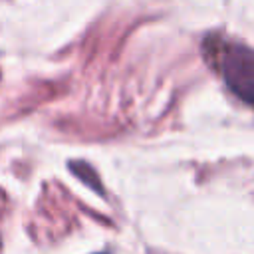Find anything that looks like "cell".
Returning a JSON list of instances; mask_svg holds the SVG:
<instances>
[{
    "mask_svg": "<svg viewBox=\"0 0 254 254\" xmlns=\"http://www.w3.org/2000/svg\"><path fill=\"white\" fill-rule=\"evenodd\" d=\"M206 60L222 75L226 87L244 103L254 107V50L240 42H204Z\"/></svg>",
    "mask_w": 254,
    "mask_h": 254,
    "instance_id": "cell-1",
    "label": "cell"
}]
</instances>
